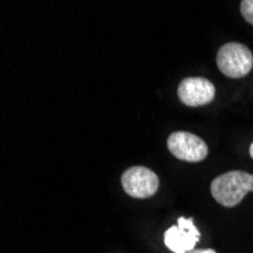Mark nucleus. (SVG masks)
Returning <instances> with one entry per match:
<instances>
[{
    "instance_id": "obj_1",
    "label": "nucleus",
    "mask_w": 253,
    "mask_h": 253,
    "mask_svg": "<svg viewBox=\"0 0 253 253\" xmlns=\"http://www.w3.org/2000/svg\"><path fill=\"white\" fill-rule=\"evenodd\" d=\"M250 191H253V174L246 171L223 173L211 183L212 197L226 208L241 203L244 196Z\"/></svg>"
},
{
    "instance_id": "obj_2",
    "label": "nucleus",
    "mask_w": 253,
    "mask_h": 253,
    "mask_svg": "<svg viewBox=\"0 0 253 253\" xmlns=\"http://www.w3.org/2000/svg\"><path fill=\"white\" fill-rule=\"evenodd\" d=\"M217 67L224 76L240 79L252 72L253 55L241 42H227L217 53Z\"/></svg>"
},
{
    "instance_id": "obj_3",
    "label": "nucleus",
    "mask_w": 253,
    "mask_h": 253,
    "mask_svg": "<svg viewBox=\"0 0 253 253\" xmlns=\"http://www.w3.org/2000/svg\"><path fill=\"white\" fill-rule=\"evenodd\" d=\"M169 150L173 156L187 163H200L208 156V146L190 132H173L167 141Z\"/></svg>"
},
{
    "instance_id": "obj_4",
    "label": "nucleus",
    "mask_w": 253,
    "mask_h": 253,
    "mask_svg": "<svg viewBox=\"0 0 253 253\" xmlns=\"http://www.w3.org/2000/svg\"><path fill=\"white\" fill-rule=\"evenodd\" d=\"M122 185L126 194L135 199H147L158 191L159 180L155 171L146 167H130L122 176Z\"/></svg>"
},
{
    "instance_id": "obj_5",
    "label": "nucleus",
    "mask_w": 253,
    "mask_h": 253,
    "mask_svg": "<svg viewBox=\"0 0 253 253\" xmlns=\"http://www.w3.org/2000/svg\"><path fill=\"white\" fill-rule=\"evenodd\" d=\"M179 100L191 108L208 105L215 97V86L205 78H187L179 84Z\"/></svg>"
},
{
    "instance_id": "obj_6",
    "label": "nucleus",
    "mask_w": 253,
    "mask_h": 253,
    "mask_svg": "<svg viewBox=\"0 0 253 253\" xmlns=\"http://www.w3.org/2000/svg\"><path fill=\"white\" fill-rule=\"evenodd\" d=\"M199 240H200V234H194L191 231H187V229H182L177 224L170 227L164 234L166 246L174 253L193 252Z\"/></svg>"
},
{
    "instance_id": "obj_7",
    "label": "nucleus",
    "mask_w": 253,
    "mask_h": 253,
    "mask_svg": "<svg viewBox=\"0 0 253 253\" xmlns=\"http://www.w3.org/2000/svg\"><path fill=\"white\" fill-rule=\"evenodd\" d=\"M240 9H241L244 20L250 23V25H253V0H243Z\"/></svg>"
},
{
    "instance_id": "obj_8",
    "label": "nucleus",
    "mask_w": 253,
    "mask_h": 253,
    "mask_svg": "<svg viewBox=\"0 0 253 253\" xmlns=\"http://www.w3.org/2000/svg\"><path fill=\"white\" fill-rule=\"evenodd\" d=\"M177 226L182 227V229H187V231H191V232H194V234H200V232H199V229L194 226V223H193L191 218H183V217H180V218L177 220Z\"/></svg>"
},
{
    "instance_id": "obj_9",
    "label": "nucleus",
    "mask_w": 253,
    "mask_h": 253,
    "mask_svg": "<svg viewBox=\"0 0 253 253\" xmlns=\"http://www.w3.org/2000/svg\"><path fill=\"white\" fill-rule=\"evenodd\" d=\"M188 253H215V250L206 249V250H193V252H188Z\"/></svg>"
},
{
    "instance_id": "obj_10",
    "label": "nucleus",
    "mask_w": 253,
    "mask_h": 253,
    "mask_svg": "<svg viewBox=\"0 0 253 253\" xmlns=\"http://www.w3.org/2000/svg\"><path fill=\"white\" fill-rule=\"evenodd\" d=\"M250 156L253 158V143H252V146H250Z\"/></svg>"
}]
</instances>
